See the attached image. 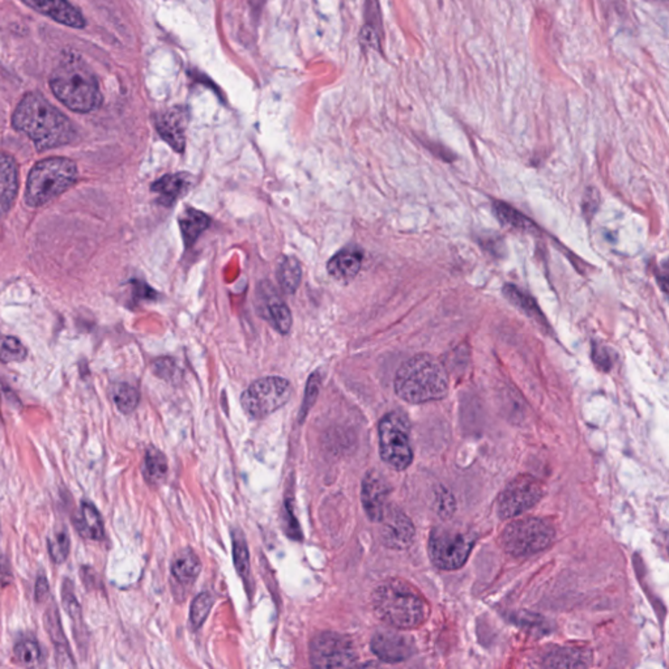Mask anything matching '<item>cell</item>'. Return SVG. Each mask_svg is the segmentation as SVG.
I'll use <instances>...</instances> for the list:
<instances>
[{
    "label": "cell",
    "mask_w": 669,
    "mask_h": 669,
    "mask_svg": "<svg viewBox=\"0 0 669 669\" xmlns=\"http://www.w3.org/2000/svg\"><path fill=\"white\" fill-rule=\"evenodd\" d=\"M17 131L28 135L40 151L66 146L75 139L71 120L38 93H28L13 116Z\"/></svg>",
    "instance_id": "6da1fadb"
},
{
    "label": "cell",
    "mask_w": 669,
    "mask_h": 669,
    "mask_svg": "<svg viewBox=\"0 0 669 669\" xmlns=\"http://www.w3.org/2000/svg\"><path fill=\"white\" fill-rule=\"evenodd\" d=\"M372 601L377 617L395 629H418L429 617V604L406 580L381 583L372 592Z\"/></svg>",
    "instance_id": "7a4b0ae2"
},
{
    "label": "cell",
    "mask_w": 669,
    "mask_h": 669,
    "mask_svg": "<svg viewBox=\"0 0 669 669\" xmlns=\"http://www.w3.org/2000/svg\"><path fill=\"white\" fill-rule=\"evenodd\" d=\"M50 88L61 104L76 113H90L101 105L95 73L78 55H67L50 75Z\"/></svg>",
    "instance_id": "3957f363"
},
{
    "label": "cell",
    "mask_w": 669,
    "mask_h": 669,
    "mask_svg": "<svg viewBox=\"0 0 669 669\" xmlns=\"http://www.w3.org/2000/svg\"><path fill=\"white\" fill-rule=\"evenodd\" d=\"M448 375L441 361L430 354H418L399 368L395 392L410 404L441 400L448 394Z\"/></svg>",
    "instance_id": "277c9868"
},
{
    "label": "cell",
    "mask_w": 669,
    "mask_h": 669,
    "mask_svg": "<svg viewBox=\"0 0 669 669\" xmlns=\"http://www.w3.org/2000/svg\"><path fill=\"white\" fill-rule=\"evenodd\" d=\"M78 181V166L67 157H49L32 167L25 187V202L42 207L71 189Z\"/></svg>",
    "instance_id": "5b68a950"
},
{
    "label": "cell",
    "mask_w": 669,
    "mask_h": 669,
    "mask_svg": "<svg viewBox=\"0 0 669 669\" xmlns=\"http://www.w3.org/2000/svg\"><path fill=\"white\" fill-rule=\"evenodd\" d=\"M556 538V531L550 522L542 518L519 519L504 528L501 545L514 557H527L550 548Z\"/></svg>",
    "instance_id": "8992f818"
},
{
    "label": "cell",
    "mask_w": 669,
    "mask_h": 669,
    "mask_svg": "<svg viewBox=\"0 0 669 669\" xmlns=\"http://www.w3.org/2000/svg\"><path fill=\"white\" fill-rule=\"evenodd\" d=\"M380 453L386 465L404 471L412 465L410 422L400 412H390L380 422Z\"/></svg>",
    "instance_id": "52a82bcc"
},
{
    "label": "cell",
    "mask_w": 669,
    "mask_h": 669,
    "mask_svg": "<svg viewBox=\"0 0 669 669\" xmlns=\"http://www.w3.org/2000/svg\"><path fill=\"white\" fill-rule=\"evenodd\" d=\"M471 532L455 528L438 527L431 532L428 551L431 562L441 570L453 571L465 566L474 550Z\"/></svg>",
    "instance_id": "ba28073f"
},
{
    "label": "cell",
    "mask_w": 669,
    "mask_h": 669,
    "mask_svg": "<svg viewBox=\"0 0 669 669\" xmlns=\"http://www.w3.org/2000/svg\"><path fill=\"white\" fill-rule=\"evenodd\" d=\"M292 396L289 381L267 377L255 381L240 398L243 410L252 419H264L286 406Z\"/></svg>",
    "instance_id": "9c48e42d"
},
{
    "label": "cell",
    "mask_w": 669,
    "mask_h": 669,
    "mask_svg": "<svg viewBox=\"0 0 669 669\" xmlns=\"http://www.w3.org/2000/svg\"><path fill=\"white\" fill-rule=\"evenodd\" d=\"M310 660L316 668H344L354 664L357 654L348 636L321 633L311 641Z\"/></svg>",
    "instance_id": "30bf717a"
},
{
    "label": "cell",
    "mask_w": 669,
    "mask_h": 669,
    "mask_svg": "<svg viewBox=\"0 0 669 669\" xmlns=\"http://www.w3.org/2000/svg\"><path fill=\"white\" fill-rule=\"evenodd\" d=\"M544 495L539 480L531 476H519L501 493L497 501V513L501 519H512L532 509Z\"/></svg>",
    "instance_id": "8fae6325"
},
{
    "label": "cell",
    "mask_w": 669,
    "mask_h": 669,
    "mask_svg": "<svg viewBox=\"0 0 669 669\" xmlns=\"http://www.w3.org/2000/svg\"><path fill=\"white\" fill-rule=\"evenodd\" d=\"M371 645L374 655L386 663L406 662L416 653L412 636L395 630L378 632L372 636Z\"/></svg>",
    "instance_id": "7c38bea8"
},
{
    "label": "cell",
    "mask_w": 669,
    "mask_h": 669,
    "mask_svg": "<svg viewBox=\"0 0 669 669\" xmlns=\"http://www.w3.org/2000/svg\"><path fill=\"white\" fill-rule=\"evenodd\" d=\"M381 538L383 544L391 550H407L415 540V526L403 512L387 507L382 518Z\"/></svg>",
    "instance_id": "4fadbf2b"
},
{
    "label": "cell",
    "mask_w": 669,
    "mask_h": 669,
    "mask_svg": "<svg viewBox=\"0 0 669 669\" xmlns=\"http://www.w3.org/2000/svg\"><path fill=\"white\" fill-rule=\"evenodd\" d=\"M189 114L182 107L167 108L155 120L158 134L174 151L184 152L186 146V130Z\"/></svg>",
    "instance_id": "5bb4252c"
},
{
    "label": "cell",
    "mask_w": 669,
    "mask_h": 669,
    "mask_svg": "<svg viewBox=\"0 0 669 669\" xmlns=\"http://www.w3.org/2000/svg\"><path fill=\"white\" fill-rule=\"evenodd\" d=\"M389 485L386 480L378 472L371 471L363 481V492L361 501L366 515L372 522L382 521L387 510V498H389Z\"/></svg>",
    "instance_id": "9a60e30c"
},
{
    "label": "cell",
    "mask_w": 669,
    "mask_h": 669,
    "mask_svg": "<svg viewBox=\"0 0 669 669\" xmlns=\"http://www.w3.org/2000/svg\"><path fill=\"white\" fill-rule=\"evenodd\" d=\"M23 2L60 24L75 29H83L87 25L83 14L69 0H23Z\"/></svg>",
    "instance_id": "2e32d148"
},
{
    "label": "cell",
    "mask_w": 669,
    "mask_h": 669,
    "mask_svg": "<svg viewBox=\"0 0 669 669\" xmlns=\"http://www.w3.org/2000/svg\"><path fill=\"white\" fill-rule=\"evenodd\" d=\"M45 627L48 630L50 639L55 648V659H57L58 667L72 668L76 667L75 660L70 648L69 641L64 636L63 627H61V616L57 607L52 604L45 613Z\"/></svg>",
    "instance_id": "e0dca14e"
},
{
    "label": "cell",
    "mask_w": 669,
    "mask_h": 669,
    "mask_svg": "<svg viewBox=\"0 0 669 669\" xmlns=\"http://www.w3.org/2000/svg\"><path fill=\"white\" fill-rule=\"evenodd\" d=\"M19 192V170L11 155L0 152V217L13 208Z\"/></svg>",
    "instance_id": "ac0fdd59"
},
{
    "label": "cell",
    "mask_w": 669,
    "mask_h": 669,
    "mask_svg": "<svg viewBox=\"0 0 669 669\" xmlns=\"http://www.w3.org/2000/svg\"><path fill=\"white\" fill-rule=\"evenodd\" d=\"M193 184V177L189 173H175L166 174L152 184L151 190L160 195V202L164 205H172L186 195Z\"/></svg>",
    "instance_id": "d6986e66"
},
{
    "label": "cell",
    "mask_w": 669,
    "mask_h": 669,
    "mask_svg": "<svg viewBox=\"0 0 669 669\" xmlns=\"http://www.w3.org/2000/svg\"><path fill=\"white\" fill-rule=\"evenodd\" d=\"M75 527L83 538L101 542L105 538V527L99 509L92 502L81 501L80 510L75 516Z\"/></svg>",
    "instance_id": "ffe728a7"
},
{
    "label": "cell",
    "mask_w": 669,
    "mask_h": 669,
    "mask_svg": "<svg viewBox=\"0 0 669 669\" xmlns=\"http://www.w3.org/2000/svg\"><path fill=\"white\" fill-rule=\"evenodd\" d=\"M363 264V254L353 249L337 252L327 264L328 274L340 281H348L359 274Z\"/></svg>",
    "instance_id": "44dd1931"
},
{
    "label": "cell",
    "mask_w": 669,
    "mask_h": 669,
    "mask_svg": "<svg viewBox=\"0 0 669 669\" xmlns=\"http://www.w3.org/2000/svg\"><path fill=\"white\" fill-rule=\"evenodd\" d=\"M589 662L591 656L582 648L556 647L544 657L542 664L550 668H585Z\"/></svg>",
    "instance_id": "7402d4cb"
},
{
    "label": "cell",
    "mask_w": 669,
    "mask_h": 669,
    "mask_svg": "<svg viewBox=\"0 0 669 669\" xmlns=\"http://www.w3.org/2000/svg\"><path fill=\"white\" fill-rule=\"evenodd\" d=\"M178 222H180L184 245H186L187 248H190V246H193V243L196 242V240L201 237V234L210 227L211 219L210 216L205 215L202 211L187 207L184 208V212L181 213Z\"/></svg>",
    "instance_id": "603a6c76"
},
{
    "label": "cell",
    "mask_w": 669,
    "mask_h": 669,
    "mask_svg": "<svg viewBox=\"0 0 669 669\" xmlns=\"http://www.w3.org/2000/svg\"><path fill=\"white\" fill-rule=\"evenodd\" d=\"M201 570V560H199V557L196 556L193 551H181L180 553L174 557V560H173V577H174L175 580H178L181 585H192V583L195 582Z\"/></svg>",
    "instance_id": "cb8c5ba5"
},
{
    "label": "cell",
    "mask_w": 669,
    "mask_h": 669,
    "mask_svg": "<svg viewBox=\"0 0 669 669\" xmlns=\"http://www.w3.org/2000/svg\"><path fill=\"white\" fill-rule=\"evenodd\" d=\"M264 318L271 323L278 333L287 334L292 327V314L280 298H272L264 305Z\"/></svg>",
    "instance_id": "d4e9b609"
},
{
    "label": "cell",
    "mask_w": 669,
    "mask_h": 669,
    "mask_svg": "<svg viewBox=\"0 0 669 669\" xmlns=\"http://www.w3.org/2000/svg\"><path fill=\"white\" fill-rule=\"evenodd\" d=\"M278 284L284 292L295 293L301 284L302 269L301 264L296 258L286 257L278 263Z\"/></svg>",
    "instance_id": "484cf974"
},
{
    "label": "cell",
    "mask_w": 669,
    "mask_h": 669,
    "mask_svg": "<svg viewBox=\"0 0 669 669\" xmlns=\"http://www.w3.org/2000/svg\"><path fill=\"white\" fill-rule=\"evenodd\" d=\"M143 474L148 483L157 484L163 481L167 474L165 455L157 448H148L144 457Z\"/></svg>",
    "instance_id": "4316f807"
},
{
    "label": "cell",
    "mask_w": 669,
    "mask_h": 669,
    "mask_svg": "<svg viewBox=\"0 0 669 669\" xmlns=\"http://www.w3.org/2000/svg\"><path fill=\"white\" fill-rule=\"evenodd\" d=\"M504 296L509 299L512 304H514L516 307H519L522 311L530 316L531 318L536 319L540 323H545L544 316L535 299L528 296L527 293L522 292L515 286H506L504 289Z\"/></svg>",
    "instance_id": "83f0119b"
},
{
    "label": "cell",
    "mask_w": 669,
    "mask_h": 669,
    "mask_svg": "<svg viewBox=\"0 0 669 669\" xmlns=\"http://www.w3.org/2000/svg\"><path fill=\"white\" fill-rule=\"evenodd\" d=\"M495 215L501 220V222H504L507 227L519 229V231H532L535 228V224L530 219H527L526 216L522 215L515 208L510 207L506 203L497 202L495 204Z\"/></svg>",
    "instance_id": "f1b7e54d"
},
{
    "label": "cell",
    "mask_w": 669,
    "mask_h": 669,
    "mask_svg": "<svg viewBox=\"0 0 669 669\" xmlns=\"http://www.w3.org/2000/svg\"><path fill=\"white\" fill-rule=\"evenodd\" d=\"M113 400L122 413L134 412L140 401L139 391L128 383H118L113 389Z\"/></svg>",
    "instance_id": "f546056e"
},
{
    "label": "cell",
    "mask_w": 669,
    "mask_h": 669,
    "mask_svg": "<svg viewBox=\"0 0 669 669\" xmlns=\"http://www.w3.org/2000/svg\"><path fill=\"white\" fill-rule=\"evenodd\" d=\"M71 550V540L66 527L58 528L49 539V553L52 561L61 565L69 559Z\"/></svg>",
    "instance_id": "4dcf8cb0"
},
{
    "label": "cell",
    "mask_w": 669,
    "mask_h": 669,
    "mask_svg": "<svg viewBox=\"0 0 669 669\" xmlns=\"http://www.w3.org/2000/svg\"><path fill=\"white\" fill-rule=\"evenodd\" d=\"M212 595L199 594L198 597L193 598L192 604V609H190V622H192L193 629H199L204 621L207 620L208 615H210L211 609L213 606Z\"/></svg>",
    "instance_id": "1f68e13d"
},
{
    "label": "cell",
    "mask_w": 669,
    "mask_h": 669,
    "mask_svg": "<svg viewBox=\"0 0 669 669\" xmlns=\"http://www.w3.org/2000/svg\"><path fill=\"white\" fill-rule=\"evenodd\" d=\"M233 553L234 565L242 578L250 575V557H249L248 545L243 538L242 532L233 533Z\"/></svg>",
    "instance_id": "d6a6232c"
},
{
    "label": "cell",
    "mask_w": 669,
    "mask_h": 669,
    "mask_svg": "<svg viewBox=\"0 0 669 669\" xmlns=\"http://www.w3.org/2000/svg\"><path fill=\"white\" fill-rule=\"evenodd\" d=\"M365 17L366 25L363 31V37L365 38L366 42H378V33H380L378 31H380L381 23L377 0H366Z\"/></svg>",
    "instance_id": "836d02e7"
},
{
    "label": "cell",
    "mask_w": 669,
    "mask_h": 669,
    "mask_svg": "<svg viewBox=\"0 0 669 669\" xmlns=\"http://www.w3.org/2000/svg\"><path fill=\"white\" fill-rule=\"evenodd\" d=\"M14 655L20 663L32 665L41 659V647L34 639H23L14 645Z\"/></svg>",
    "instance_id": "e575fe53"
},
{
    "label": "cell",
    "mask_w": 669,
    "mask_h": 669,
    "mask_svg": "<svg viewBox=\"0 0 669 669\" xmlns=\"http://www.w3.org/2000/svg\"><path fill=\"white\" fill-rule=\"evenodd\" d=\"M61 601H63L64 610L69 613L72 620L78 621L81 618V608L78 598L75 594V587L71 579L66 578L61 585Z\"/></svg>",
    "instance_id": "d590c367"
},
{
    "label": "cell",
    "mask_w": 669,
    "mask_h": 669,
    "mask_svg": "<svg viewBox=\"0 0 669 669\" xmlns=\"http://www.w3.org/2000/svg\"><path fill=\"white\" fill-rule=\"evenodd\" d=\"M26 349L16 337H5L2 343V351H0V360L3 363H13V361L24 360Z\"/></svg>",
    "instance_id": "8d00e7d4"
},
{
    "label": "cell",
    "mask_w": 669,
    "mask_h": 669,
    "mask_svg": "<svg viewBox=\"0 0 669 669\" xmlns=\"http://www.w3.org/2000/svg\"><path fill=\"white\" fill-rule=\"evenodd\" d=\"M154 371L158 377L163 378L166 381H174L175 377L180 374L177 365L174 361L170 359L157 360L154 365Z\"/></svg>",
    "instance_id": "74e56055"
},
{
    "label": "cell",
    "mask_w": 669,
    "mask_h": 669,
    "mask_svg": "<svg viewBox=\"0 0 669 669\" xmlns=\"http://www.w3.org/2000/svg\"><path fill=\"white\" fill-rule=\"evenodd\" d=\"M319 384H321V377L318 372H314L311 375L309 382H307L306 394H305L304 410H307V408L316 401V395L319 392Z\"/></svg>",
    "instance_id": "f35d334b"
},
{
    "label": "cell",
    "mask_w": 669,
    "mask_h": 669,
    "mask_svg": "<svg viewBox=\"0 0 669 669\" xmlns=\"http://www.w3.org/2000/svg\"><path fill=\"white\" fill-rule=\"evenodd\" d=\"M50 586L48 578L43 574L38 575L36 587H34V598L37 603H43L49 598Z\"/></svg>",
    "instance_id": "ab89813d"
},
{
    "label": "cell",
    "mask_w": 669,
    "mask_h": 669,
    "mask_svg": "<svg viewBox=\"0 0 669 669\" xmlns=\"http://www.w3.org/2000/svg\"><path fill=\"white\" fill-rule=\"evenodd\" d=\"M594 361L598 368L603 369V371H609L610 366H612L608 351L606 347H601L598 344L594 347Z\"/></svg>",
    "instance_id": "60d3db41"
},
{
    "label": "cell",
    "mask_w": 669,
    "mask_h": 669,
    "mask_svg": "<svg viewBox=\"0 0 669 669\" xmlns=\"http://www.w3.org/2000/svg\"><path fill=\"white\" fill-rule=\"evenodd\" d=\"M13 582V569L7 557L0 551V585L7 586Z\"/></svg>",
    "instance_id": "b9f144b4"
},
{
    "label": "cell",
    "mask_w": 669,
    "mask_h": 669,
    "mask_svg": "<svg viewBox=\"0 0 669 669\" xmlns=\"http://www.w3.org/2000/svg\"><path fill=\"white\" fill-rule=\"evenodd\" d=\"M0 539H2V528H0Z\"/></svg>",
    "instance_id": "7bdbcfd3"
}]
</instances>
